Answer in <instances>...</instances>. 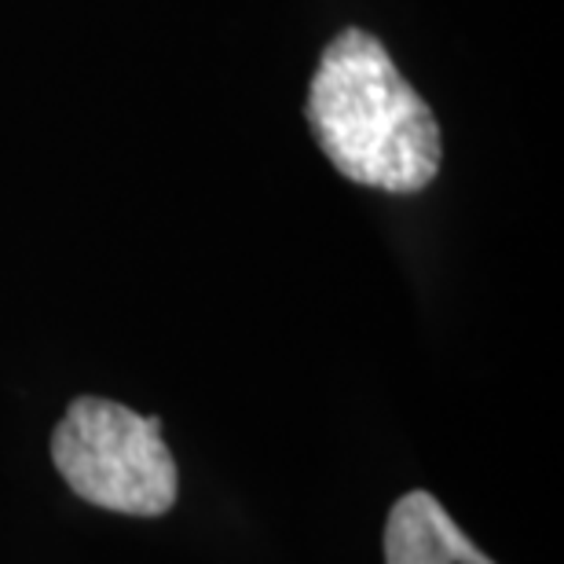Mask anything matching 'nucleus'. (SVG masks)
Wrapping results in <instances>:
<instances>
[{"mask_svg": "<svg viewBox=\"0 0 564 564\" xmlns=\"http://www.w3.org/2000/svg\"><path fill=\"white\" fill-rule=\"evenodd\" d=\"M52 462L74 495L99 510L158 517L176 502L162 419H143L126 403L77 397L52 433Z\"/></svg>", "mask_w": 564, "mask_h": 564, "instance_id": "f03ea898", "label": "nucleus"}, {"mask_svg": "<svg viewBox=\"0 0 564 564\" xmlns=\"http://www.w3.org/2000/svg\"><path fill=\"white\" fill-rule=\"evenodd\" d=\"M304 115L315 143L352 184L419 195L440 173L433 107L408 85L375 33L345 26L326 44Z\"/></svg>", "mask_w": 564, "mask_h": 564, "instance_id": "f257e3e1", "label": "nucleus"}, {"mask_svg": "<svg viewBox=\"0 0 564 564\" xmlns=\"http://www.w3.org/2000/svg\"><path fill=\"white\" fill-rule=\"evenodd\" d=\"M386 564H495L469 543L429 491H411L392 506L386 524Z\"/></svg>", "mask_w": 564, "mask_h": 564, "instance_id": "7ed1b4c3", "label": "nucleus"}]
</instances>
